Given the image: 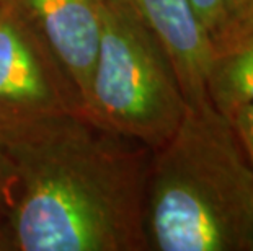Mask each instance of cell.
Instances as JSON below:
<instances>
[{"instance_id": "1", "label": "cell", "mask_w": 253, "mask_h": 251, "mask_svg": "<svg viewBox=\"0 0 253 251\" xmlns=\"http://www.w3.org/2000/svg\"><path fill=\"white\" fill-rule=\"evenodd\" d=\"M0 148L17 178V251H149V147L75 111L0 129Z\"/></svg>"}, {"instance_id": "11", "label": "cell", "mask_w": 253, "mask_h": 251, "mask_svg": "<svg viewBox=\"0 0 253 251\" xmlns=\"http://www.w3.org/2000/svg\"><path fill=\"white\" fill-rule=\"evenodd\" d=\"M0 251H17L15 238L7 217L0 218Z\"/></svg>"}, {"instance_id": "4", "label": "cell", "mask_w": 253, "mask_h": 251, "mask_svg": "<svg viewBox=\"0 0 253 251\" xmlns=\"http://www.w3.org/2000/svg\"><path fill=\"white\" fill-rule=\"evenodd\" d=\"M82 113L71 77L25 13L0 0V129Z\"/></svg>"}, {"instance_id": "7", "label": "cell", "mask_w": 253, "mask_h": 251, "mask_svg": "<svg viewBox=\"0 0 253 251\" xmlns=\"http://www.w3.org/2000/svg\"><path fill=\"white\" fill-rule=\"evenodd\" d=\"M206 92L224 116L253 103V30L212 51Z\"/></svg>"}, {"instance_id": "2", "label": "cell", "mask_w": 253, "mask_h": 251, "mask_svg": "<svg viewBox=\"0 0 253 251\" xmlns=\"http://www.w3.org/2000/svg\"><path fill=\"white\" fill-rule=\"evenodd\" d=\"M145 237L150 251H253V167L211 101L152 150Z\"/></svg>"}, {"instance_id": "9", "label": "cell", "mask_w": 253, "mask_h": 251, "mask_svg": "<svg viewBox=\"0 0 253 251\" xmlns=\"http://www.w3.org/2000/svg\"><path fill=\"white\" fill-rule=\"evenodd\" d=\"M234 131L249 157V162L253 167V103L245 105L232 111L229 116Z\"/></svg>"}, {"instance_id": "3", "label": "cell", "mask_w": 253, "mask_h": 251, "mask_svg": "<svg viewBox=\"0 0 253 251\" xmlns=\"http://www.w3.org/2000/svg\"><path fill=\"white\" fill-rule=\"evenodd\" d=\"M188 108L170 57L149 26L127 0H105L82 114L154 150L169 141Z\"/></svg>"}, {"instance_id": "10", "label": "cell", "mask_w": 253, "mask_h": 251, "mask_svg": "<svg viewBox=\"0 0 253 251\" xmlns=\"http://www.w3.org/2000/svg\"><path fill=\"white\" fill-rule=\"evenodd\" d=\"M17 178H15V170L10 163L8 157L0 148V218L7 217V214L12 206Z\"/></svg>"}, {"instance_id": "8", "label": "cell", "mask_w": 253, "mask_h": 251, "mask_svg": "<svg viewBox=\"0 0 253 251\" xmlns=\"http://www.w3.org/2000/svg\"><path fill=\"white\" fill-rule=\"evenodd\" d=\"M212 51L253 30V0H190Z\"/></svg>"}, {"instance_id": "5", "label": "cell", "mask_w": 253, "mask_h": 251, "mask_svg": "<svg viewBox=\"0 0 253 251\" xmlns=\"http://www.w3.org/2000/svg\"><path fill=\"white\" fill-rule=\"evenodd\" d=\"M71 77L84 105L98 52L105 0H10Z\"/></svg>"}, {"instance_id": "6", "label": "cell", "mask_w": 253, "mask_h": 251, "mask_svg": "<svg viewBox=\"0 0 253 251\" xmlns=\"http://www.w3.org/2000/svg\"><path fill=\"white\" fill-rule=\"evenodd\" d=\"M170 57L190 108L208 103L212 47L190 0H127Z\"/></svg>"}]
</instances>
